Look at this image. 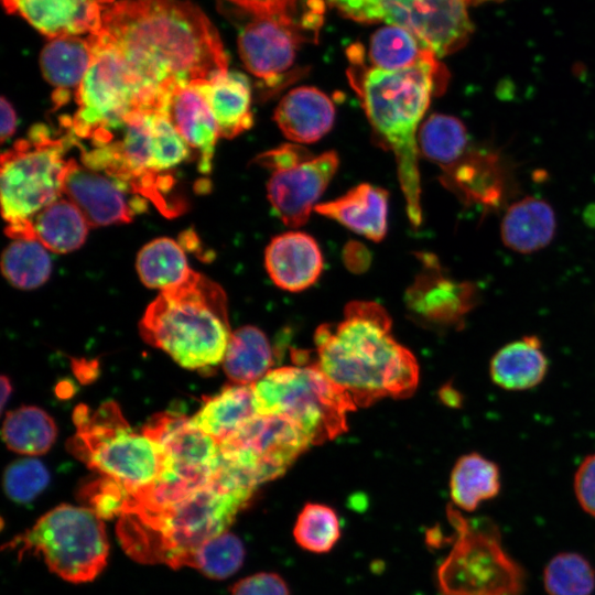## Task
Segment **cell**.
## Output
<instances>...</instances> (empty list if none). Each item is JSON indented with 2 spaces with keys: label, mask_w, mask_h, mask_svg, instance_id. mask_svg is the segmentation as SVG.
Here are the masks:
<instances>
[{
  "label": "cell",
  "mask_w": 595,
  "mask_h": 595,
  "mask_svg": "<svg viewBox=\"0 0 595 595\" xmlns=\"http://www.w3.org/2000/svg\"><path fill=\"white\" fill-rule=\"evenodd\" d=\"M88 35L120 55L153 110L176 86L228 72L216 28L187 0H97Z\"/></svg>",
  "instance_id": "6da1fadb"
},
{
  "label": "cell",
  "mask_w": 595,
  "mask_h": 595,
  "mask_svg": "<svg viewBox=\"0 0 595 595\" xmlns=\"http://www.w3.org/2000/svg\"><path fill=\"white\" fill-rule=\"evenodd\" d=\"M314 343L316 366L357 407L408 398L418 387V361L393 338L391 318L376 302L348 303L339 323L317 327Z\"/></svg>",
  "instance_id": "7a4b0ae2"
},
{
  "label": "cell",
  "mask_w": 595,
  "mask_h": 595,
  "mask_svg": "<svg viewBox=\"0 0 595 595\" xmlns=\"http://www.w3.org/2000/svg\"><path fill=\"white\" fill-rule=\"evenodd\" d=\"M348 77L367 118L379 138L394 153L398 177L414 226L421 224L419 145L415 137L434 93L447 75L437 58L401 71L367 67L363 47L348 50Z\"/></svg>",
  "instance_id": "3957f363"
},
{
  "label": "cell",
  "mask_w": 595,
  "mask_h": 595,
  "mask_svg": "<svg viewBox=\"0 0 595 595\" xmlns=\"http://www.w3.org/2000/svg\"><path fill=\"white\" fill-rule=\"evenodd\" d=\"M255 491L236 487L214 474L210 483L156 511L122 516L119 538L134 559L181 567L205 541L228 531Z\"/></svg>",
  "instance_id": "277c9868"
},
{
  "label": "cell",
  "mask_w": 595,
  "mask_h": 595,
  "mask_svg": "<svg viewBox=\"0 0 595 595\" xmlns=\"http://www.w3.org/2000/svg\"><path fill=\"white\" fill-rule=\"evenodd\" d=\"M227 313L220 285L192 271L178 285L160 292L148 306L140 332L181 366L213 368L223 363L232 334Z\"/></svg>",
  "instance_id": "5b68a950"
},
{
  "label": "cell",
  "mask_w": 595,
  "mask_h": 595,
  "mask_svg": "<svg viewBox=\"0 0 595 595\" xmlns=\"http://www.w3.org/2000/svg\"><path fill=\"white\" fill-rule=\"evenodd\" d=\"M73 136L52 137L44 125L29 131L1 155V206L6 234L12 239H33L32 218L63 197V183Z\"/></svg>",
  "instance_id": "8992f818"
},
{
  "label": "cell",
  "mask_w": 595,
  "mask_h": 595,
  "mask_svg": "<svg viewBox=\"0 0 595 595\" xmlns=\"http://www.w3.org/2000/svg\"><path fill=\"white\" fill-rule=\"evenodd\" d=\"M252 386L258 415L280 416L294 423L312 445L347 431L353 399L315 365L272 368Z\"/></svg>",
  "instance_id": "52a82bcc"
},
{
  "label": "cell",
  "mask_w": 595,
  "mask_h": 595,
  "mask_svg": "<svg viewBox=\"0 0 595 595\" xmlns=\"http://www.w3.org/2000/svg\"><path fill=\"white\" fill-rule=\"evenodd\" d=\"M77 434L71 450L90 468L121 484L130 498L150 488L161 472L162 454L148 435L134 432L117 403L95 412L79 405L74 413Z\"/></svg>",
  "instance_id": "ba28073f"
},
{
  "label": "cell",
  "mask_w": 595,
  "mask_h": 595,
  "mask_svg": "<svg viewBox=\"0 0 595 595\" xmlns=\"http://www.w3.org/2000/svg\"><path fill=\"white\" fill-rule=\"evenodd\" d=\"M447 518L455 541L436 572L440 594L523 595L524 572L504 550L497 527L473 523L452 506Z\"/></svg>",
  "instance_id": "9c48e42d"
},
{
  "label": "cell",
  "mask_w": 595,
  "mask_h": 595,
  "mask_svg": "<svg viewBox=\"0 0 595 595\" xmlns=\"http://www.w3.org/2000/svg\"><path fill=\"white\" fill-rule=\"evenodd\" d=\"M9 547L42 555L51 571L72 583L94 580L109 554L102 519L87 507L72 505L53 508Z\"/></svg>",
  "instance_id": "30bf717a"
},
{
  "label": "cell",
  "mask_w": 595,
  "mask_h": 595,
  "mask_svg": "<svg viewBox=\"0 0 595 595\" xmlns=\"http://www.w3.org/2000/svg\"><path fill=\"white\" fill-rule=\"evenodd\" d=\"M93 46L91 64L75 91L77 110L68 119V132L90 145L106 143L136 110H149L143 87L120 55L109 45L87 35Z\"/></svg>",
  "instance_id": "8fae6325"
},
{
  "label": "cell",
  "mask_w": 595,
  "mask_h": 595,
  "mask_svg": "<svg viewBox=\"0 0 595 595\" xmlns=\"http://www.w3.org/2000/svg\"><path fill=\"white\" fill-rule=\"evenodd\" d=\"M142 432L159 445L162 454L159 477L141 497L147 508L169 506L212 482L220 457L219 443L191 418L159 413Z\"/></svg>",
  "instance_id": "7c38bea8"
},
{
  "label": "cell",
  "mask_w": 595,
  "mask_h": 595,
  "mask_svg": "<svg viewBox=\"0 0 595 595\" xmlns=\"http://www.w3.org/2000/svg\"><path fill=\"white\" fill-rule=\"evenodd\" d=\"M271 171L268 199L278 215L293 228L304 225L335 175L339 159L335 151L317 156L299 144H283L256 158Z\"/></svg>",
  "instance_id": "4fadbf2b"
},
{
  "label": "cell",
  "mask_w": 595,
  "mask_h": 595,
  "mask_svg": "<svg viewBox=\"0 0 595 595\" xmlns=\"http://www.w3.org/2000/svg\"><path fill=\"white\" fill-rule=\"evenodd\" d=\"M325 0L299 12L252 18L238 35V53L246 68L269 86L282 80L294 65L299 47L317 40Z\"/></svg>",
  "instance_id": "5bb4252c"
},
{
  "label": "cell",
  "mask_w": 595,
  "mask_h": 595,
  "mask_svg": "<svg viewBox=\"0 0 595 595\" xmlns=\"http://www.w3.org/2000/svg\"><path fill=\"white\" fill-rule=\"evenodd\" d=\"M310 445V439L289 420L257 414L221 441L219 452L259 487L282 476Z\"/></svg>",
  "instance_id": "9a60e30c"
},
{
  "label": "cell",
  "mask_w": 595,
  "mask_h": 595,
  "mask_svg": "<svg viewBox=\"0 0 595 595\" xmlns=\"http://www.w3.org/2000/svg\"><path fill=\"white\" fill-rule=\"evenodd\" d=\"M422 262L421 272L405 291V306L411 318L434 331L461 327L478 303L476 285L446 277L431 255H422Z\"/></svg>",
  "instance_id": "2e32d148"
},
{
  "label": "cell",
  "mask_w": 595,
  "mask_h": 595,
  "mask_svg": "<svg viewBox=\"0 0 595 595\" xmlns=\"http://www.w3.org/2000/svg\"><path fill=\"white\" fill-rule=\"evenodd\" d=\"M128 193L110 176L68 160L63 196L78 207L89 226L130 223L147 204L144 198H130Z\"/></svg>",
  "instance_id": "e0dca14e"
},
{
  "label": "cell",
  "mask_w": 595,
  "mask_h": 595,
  "mask_svg": "<svg viewBox=\"0 0 595 595\" xmlns=\"http://www.w3.org/2000/svg\"><path fill=\"white\" fill-rule=\"evenodd\" d=\"M264 266L278 288L300 292L317 281L324 260L313 237L301 231H289L273 237L267 246Z\"/></svg>",
  "instance_id": "ac0fdd59"
},
{
  "label": "cell",
  "mask_w": 595,
  "mask_h": 595,
  "mask_svg": "<svg viewBox=\"0 0 595 595\" xmlns=\"http://www.w3.org/2000/svg\"><path fill=\"white\" fill-rule=\"evenodd\" d=\"M165 111L188 147L197 151L198 171L209 173L220 136L201 82L176 86L167 99Z\"/></svg>",
  "instance_id": "d6986e66"
},
{
  "label": "cell",
  "mask_w": 595,
  "mask_h": 595,
  "mask_svg": "<svg viewBox=\"0 0 595 595\" xmlns=\"http://www.w3.org/2000/svg\"><path fill=\"white\" fill-rule=\"evenodd\" d=\"M17 14L53 40L89 34L96 20L97 0H1Z\"/></svg>",
  "instance_id": "ffe728a7"
},
{
  "label": "cell",
  "mask_w": 595,
  "mask_h": 595,
  "mask_svg": "<svg viewBox=\"0 0 595 595\" xmlns=\"http://www.w3.org/2000/svg\"><path fill=\"white\" fill-rule=\"evenodd\" d=\"M274 120L289 140L312 143L332 129L335 107L318 88L301 86L283 96L274 110Z\"/></svg>",
  "instance_id": "44dd1931"
},
{
  "label": "cell",
  "mask_w": 595,
  "mask_h": 595,
  "mask_svg": "<svg viewBox=\"0 0 595 595\" xmlns=\"http://www.w3.org/2000/svg\"><path fill=\"white\" fill-rule=\"evenodd\" d=\"M314 210L376 242L387 234L388 193L361 183L343 196L317 204Z\"/></svg>",
  "instance_id": "7402d4cb"
},
{
  "label": "cell",
  "mask_w": 595,
  "mask_h": 595,
  "mask_svg": "<svg viewBox=\"0 0 595 595\" xmlns=\"http://www.w3.org/2000/svg\"><path fill=\"white\" fill-rule=\"evenodd\" d=\"M556 217L544 199L527 196L512 203L500 224L502 244L519 253L545 248L554 238Z\"/></svg>",
  "instance_id": "603a6c76"
},
{
  "label": "cell",
  "mask_w": 595,
  "mask_h": 595,
  "mask_svg": "<svg viewBox=\"0 0 595 595\" xmlns=\"http://www.w3.org/2000/svg\"><path fill=\"white\" fill-rule=\"evenodd\" d=\"M93 46L87 37L65 36L51 40L42 50L40 66L46 82L55 87L53 101L63 106L77 90L93 61Z\"/></svg>",
  "instance_id": "cb8c5ba5"
},
{
  "label": "cell",
  "mask_w": 595,
  "mask_h": 595,
  "mask_svg": "<svg viewBox=\"0 0 595 595\" xmlns=\"http://www.w3.org/2000/svg\"><path fill=\"white\" fill-rule=\"evenodd\" d=\"M548 358L541 340L533 335L510 342L499 348L489 361V377L501 389H531L544 379Z\"/></svg>",
  "instance_id": "d4e9b609"
},
{
  "label": "cell",
  "mask_w": 595,
  "mask_h": 595,
  "mask_svg": "<svg viewBox=\"0 0 595 595\" xmlns=\"http://www.w3.org/2000/svg\"><path fill=\"white\" fill-rule=\"evenodd\" d=\"M201 88L220 137L231 139L252 127L251 89L246 76L228 71L202 80Z\"/></svg>",
  "instance_id": "484cf974"
},
{
  "label": "cell",
  "mask_w": 595,
  "mask_h": 595,
  "mask_svg": "<svg viewBox=\"0 0 595 595\" xmlns=\"http://www.w3.org/2000/svg\"><path fill=\"white\" fill-rule=\"evenodd\" d=\"M256 415L252 386L232 383L205 399L191 420L220 443Z\"/></svg>",
  "instance_id": "4316f807"
},
{
  "label": "cell",
  "mask_w": 595,
  "mask_h": 595,
  "mask_svg": "<svg viewBox=\"0 0 595 595\" xmlns=\"http://www.w3.org/2000/svg\"><path fill=\"white\" fill-rule=\"evenodd\" d=\"M31 223L33 239L58 253L78 249L85 242L89 228L83 213L66 197L44 207Z\"/></svg>",
  "instance_id": "83f0119b"
},
{
  "label": "cell",
  "mask_w": 595,
  "mask_h": 595,
  "mask_svg": "<svg viewBox=\"0 0 595 595\" xmlns=\"http://www.w3.org/2000/svg\"><path fill=\"white\" fill-rule=\"evenodd\" d=\"M272 348L261 329L246 325L232 332L223 359L232 383L251 386L272 369Z\"/></svg>",
  "instance_id": "f1b7e54d"
},
{
  "label": "cell",
  "mask_w": 595,
  "mask_h": 595,
  "mask_svg": "<svg viewBox=\"0 0 595 595\" xmlns=\"http://www.w3.org/2000/svg\"><path fill=\"white\" fill-rule=\"evenodd\" d=\"M500 486L498 465L476 452L462 455L450 476L451 498L465 511H474L480 502L495 498Z\"/></svg>",
  "instance_id": "f546056e"
},
{
  "label": "cell",
  "mask_w": 595,
  "mask_h": 595,
  "mask_svg": "<svg viewBox=\"0 0 595 595\" xmlns=\"http://www.w3.org/2000/svg\"><path fill=\"white\" fill-rule=\"evenodd\" d=\"M368 57L371 67L401 71L414 67L437 56L408 29L387 24L370 37Z\"/></svg>",
  "instance_id": "4dcf8cb0"
},
{
  "label": "cell",
  "mask_w": 595,
  "mask_h": 595,
  "mask_svg": "<svg viewBox=\"0 0 595 595\" xmlns=\"http://www.w3.org/2000/svg\"><path fill=\"white\" fill-rule=\"evenodd\" d=\"M419 151L443 172L454 167L469 151L468 134L456 117L433 113L421 126Z\"/></svg>",
  "instance_id": "1f68e13d"
},
{
  "label": "cell",
  "mask_w": 595,
  "mask_h": 595,
  "mask_svg": "<svg viewBox=\"0 0 595 595\" xmlns=\"http://www.w3.org/2000/svg\"><path fill=\"white\" fill-rule=\"evenodd\" d=\"M137 270L144 285L161 291L178 285L193 271L178 242L165 237L150 241L140 250Z\"/></svg>",
  "instance_id": "d6a6232c"
},
{
  "label": "cell",
  "mask_w": 595,
  "mask_h": 595,
  "mask_svg": "<svg viewBox=\"0 0 595 595\" xmlns=\"http://www.w3.org/2000/svg\"><path fill=\"white\" fill-rule=\"evenodd\" d=\"M344 17L361 23L386 22L419 35L429 0H328Z\"/></svg>",
  "instance_id": "836d02e7"
},
{
  "label": "cell",
  "mask_w": 595,
  "mask_h": 595,
  "mask_svg": "<svg viewBox=\"0 0 595 595\" xmlns=\"http://www.w3.org/2000/svg\"><path fill=\"white\" fill-rule=\"evenodd\" d=\"M57 430L53 419L36 407H22L7 414L2 437L19 454L39 455L50 450Z\"/></svg>",
  "instance_id": "e575fe53"
},
{
  "label": "cell",
  "mask_w": 595,
  "mask_h": 595,
  "mask_svg": "<svg viewBox=\"0 0 595 595\" xmlns=\"http://www.w3.org/2000/svg\"><path fill=\"white\" fill-rule=\"evenodd\" d=\"M1 269L13 286L30 290L47 281L52 261L47 249L37 240L14 239L2 253Z\"/></svg>",
  "instance_id": "d590c367"
},
{
  "label": "cell",
  "mask_w": 595,
  "mask_h": 595,
  "mask_svg": "<svg viewBox=\"0 0 595 595\" xmlns=\"http://www.w3.org/2000/svg\"><path fill=\"white\" fill-rule=\"evenodd\" d=\"M245 560V548L234 533L225 531L197 547L182 566H191L205 576L224 580L235 574Z\"/></svg>",
  "instance_id": "8d00e7d4"
},
{
  "label": "cell",
  "mask_w": 595,
  "mask_h": 595,
  "mask_svg": "<svg viewBox=\"0 0 595 595\" xmlns=\"http://www.w3.org/2000/svg\"><path fill=\"white\" fill-rule=\"evenodd\" d=\"M293 538L303 550L313 553L331 551L340 538L336 511L323 504H305L294 523Z\"/></svg>",
  "instance_id": "74e56055"
},
{
  "label": "cell",
  "mask_w": 595,
  "mask_h": 595,
  "mask_svg": "<svg viewBox=\"0 0 595 595\" xmlns=\"http://www.w3.org/2000/svg\"><path fill=\"white\" fill-rule=\"evenodd\" d=\"M543 583L548 595H592L595 570L583 555L562 552L547 564Z\"/></svg>",
  "instance_id": "f35d334b"
},
{
  "label": "cell",
  "mask_w": 595,
  "mask_h": 595,
  "mask_svg": "<svg viewBox=\"0 0 595 595\" xmlns=\"http://www.w3.org/2000/svg\"><path fill=\"white\" fill-rule=\"evenodd\" d=\"M50 474L42 462L22 458L10 464L3 476V488L8 497L25 504L36 498L48 485Z\"/></svg>",
  "instance_id": "ab89813d"
},
{
  "label": "cell",
  "mask_w": 595,
  "mask_h": 595,
  "mask_svg": "<svg viewBox=\"0 0 595 595\" xmlns=\"http://www.w3.org/2000/svg\"><path fill=\"white\" fill-rule=\"evenodd\" d=\"M80 497L100 519L121 517L129 501V494L115 479L101 476L88 483L82 490Z\"/></svg>",
  "instance_id": "60d3db41"
},
{
  "label": "cell",
  "mask_w": 595,
  "mask_h": 595,
  "mask_svg": "<svg viewBox=\"0 0 595 595\" xmlns=\"http://www.w3.org/2000/svg\"><path fill=\"white\" fill-rule=\"evenodd\" d=\"M231 595H290V591L279 574L260 572L235 583Z\"/></svg>",
  "instance_id": "b9f144b4"
},
{
  "label": "cell",
  "mask_w": 595,
  "mask_h": 595,
  "mask_svg": "<svg viewBox=\"0 0 595 595\" xmlns=\"http://www.w3.org/2000/svg\"><path fill=\"white\" fill-rule=\"evenodd\" d=\"M251 18L299 12L314 0H227Z\"/></svg>",
  "instance_id": "7bdbcfd3"
},
{
  "label": "cell",
  "mask_w": 595,
  "mask_h": 595,
  "mask_svg": "<svg viewBox=\"0 0 595 595\" xmlns=\"http://www.w3.org/2000/svg\"><path fill=\"white\" fill-rule=\"evenodd\" d=\"M574 493L583 510L595 517V453L578 465L574 475Z\"/></svg>",
  "instance_id": "ee69618b"
},
{
  "label": "cell",
  "mask_w": 595,
  "mask_h": 595,
  "mask_svg": "<svg viewBox=\"0 0 595 595\" xmlns=\"http://www.w3.org/2000/svg\"><path fill=\"white\" fill-rule=\"evenodd\" d=\"M346 267L353 272L360 273L368 269L370 256L368 250L360 244H348L344 251Z\"/></svg>",
  "instance_id": "f6af8a7d"
},
{
  "label": "cell",
  "mask_w": 595,
  "mask_h": 595,
  "mask_svg": "<svg viewBox=\"0 0 595 595\" xmlns=\"http://www.w3.org/2000/svg\"><path fill=\"white\" fill-rule=\"evenodd\" d=\"M17 129V113L11 102L1 98V141L9 139Z\"/></svg>",
  "instance_id": "bcb514c9"
},
{
  "label": "cell",
  "mask_w": 595,
  "mask_h": 595,
  "mask_svg": "<svg viewBox=\"0 0 595 595\" xmlns=\"http://www.w3.org/2000/svg\"><path fill=\"white\" fill-rule=\"evenodd\" d=\"M440 398L443 403L451 408H458L462 404V396L461 393L454 389L451 385H445L440 390Z\"/></svg>",
  "instance_id": "7dc6e473"
},
{
  "label": "cell",
  "mask_w": 595,
  "mask_h": 595,
  "mask_svg": "<svg viewBox=\"0 0 595 595\" xmlns=\"http://www.w3.org/2000/svg\"><path fill=\"white\" fill-rule=\"evenodd\" d=\"M12 392L11 381L7 376L1 377V409L3 410Z\"/></svg>",
  "instance_id": "c3c4849f"
},
{
  "label": "cell",
  "mask_w": 595,
  "mask_h": 595,
  "mask_svg": "<svg viewBox=\"0 0 595 595\" xmlns=\"http://www.w3.org/2000/svg\"><path fill=\"white\" fill-rule=\"evenodd\" d=\"M468 4L470 3H480V2H484V1H493V0H466Z\"/></svg>",
  "instance_id": "681fc988"
}]
</instances>
